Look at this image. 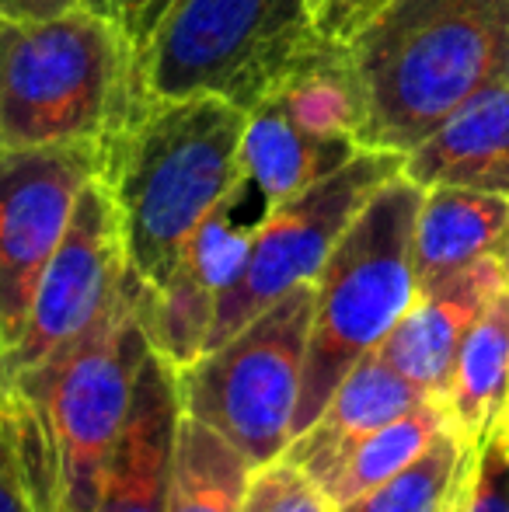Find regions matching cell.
Returning a JSON list of instances; mask_svg holds the SVG:
<instances>
[{
    "label": "cell",
    "mask_w": 509,
    "mask_h": 512,
    "mask_svg": "<svg viewBox=\"0 0 509 512\" xmlns=\"http://www.w3.org/2000/svg\"><path fill=\"white\" fill-rule=\"evenodd\" d=\"M422 192L394 175L370 196L314 279L311 335L293 436L328 405L360 359L381 349L394 324L419 297L415 283V216Z\"/></svg>",
    "instance_id": "5"
},
{
    "label": "cell",
    "mask_w": 509,
    "mask_h": 512,
    "mask_svg": "<svg viewBox=\"0 0 509 512\" xmlns=\"http://www.w3.org/2000/svg\"><path fill=\"white\" fill-rule=\"evenodd\" d=\"M499 429H503V436L509 443V398H506V411H503V422H499Z\"/></svg>",
    "instance_id": "31"
},
{
    "label": "cell",
    "mask_w": 509,
    "mask_h": 512,
    "mask_svg": "<svg viewBox=\"0 0 509 512\" xmlns=\"http://www.w3.org/2000/svg\"><path fill=\"white\" fill-rule=\"evenodd\" d=\"M95 11H102V14H109V18H116L119 25L126 28V21H129V14H133V4L136 0H88Z\"/></svg>",
    "instance_id": "29"
},
{
    "label": "cell",
    "mask_w": 509,
    "mask_h": 512,
    "mask_svg": "<svg viewBox=\"0 0 509 512\" xmlns=\"http://www.w3.org/2000/svg\"><path fill=\"white\" fill-rule=\"evenodd\" d=\"M429 398L433 394H426L415 380L394 370L381 352H370L346 373V380L335 387L328 405L290 439L283 457L304 467L318 481L349 446H356L363 436L377 432L394 418L408 415Z\"/></svg>",
    "instance_id": "15"
},
{
    "label": "cell",
    "mask_w": 509,
    "mask_h": 512,
    "mask_svg": "<svg viewBox=\"0 0 509 512\" xmlns=\"http://www.w3.org/2000/svg\"><path fill=\"white\" fill-rule=\"evenodd\" d=\"M509 398V286L482 307L454 359L443 408L454 432L471 446H482L499 429Z\"/></svg>",
    "instance_id": "18"
},
{
    "label": "cell",
    "mask_w": 509,
    "mask_h": 512,
    "mask_svg": "<svg viewBox=\"0 0 509 512\" xmlns=\"http://www.w3.org/2000/svg\"><path fill=\"white\" fill-rule=\"evenodd\" d=\"M300 129L314 136H346L360 143L367 126V98L349 46L321 39L290 81L272 95Z\"/></svg>",
    "instance_id": "20"
},
{
    "label": "cell",
    "mask_w": 509,
    "mask_h": 512,
    "mask_svg": "<svg viewBox=\"0 0 509 512\" xmlns=\"http://www.w3.org/2000/svg\"><path fill=\"white\" fill-rule=\"evenodd\" d=\"M314 283L297 286L217 349L175 370L178 405L234 443L252 467L283 457L293 439L311 335Z\"/></svg>",
    "instance_id": "7"
},
{
    "label": "cell",
    "mask_w": 509,
    "mask_h": 512,
    "mask_svg": "<svg viewBox=\"0 0 509 512\" xmlns=\"http://www.w3.org/2000/svg\"><path fill=\"white\" fill-rule=\"evenodd\" d=\"M0 512H35L25 485H21L18 464H14V453L7 446L4 429H0Z\"/></svg>",
    "instance_id": "26"
},
{
    "label": "cell",
    "mask_w": 509,
    "mask_h": 512,
    "mask_svg": "<svg viewBox=\"0 0 509 512\" xmlns=\"http://www.w3.org/2000/svg\"><path fill=\"white\" fill-rule=\"evenodd\" d=\"M503 283L496 255L482 258L450 283L419 293L377 352L426 394L443 401L464 335Z\"/></svg>",
    "instance_id": "12"
},
{
    "label": "cell",
    "mask_w": 509,
    "mask_h": 512,
    "mask_svg": "<svg viewBox=\"0 0 509 512\" xmlns=\"http://www.w3.org/2000/svg\"><path fill=\"white\" fill-rule=\"evenodd\" d=\"M360 143L346 136H314L300 129L276 98L248 112L245 140H241V171L272 206L300 196L335 175L342 164L360 154Z\"/></svg>",
    "instance_id": "17"
},
{
    "label": "cell",
    "mask_w": 509,
    "mask_h": 512,
    "mask_svg": "<svg viewBox=\"0 0 509 512\" xmlns=\"http://www.w3.org/2000/svg\"><path fill=\"white\" fill-rule=\"evenodd\" d=\"M241 512H339L325 488L286 457L255 467Z\"/></svg>",
    "instance_id": "23"
},
{
    "label": "cell",
    "mask_w": 509,
    "mask_h": 512,
    "mask_svg": "<svg viewBox=\"0 0 509 512\" xmlns=\"http://www.w3.org/2000/svg\"><path fill=\"white\" fill-rule=\"evenodd\" d=\"M136 42L91 4L0 21V147L109 143L147 112Z\"/></svg>",
    "instance_id": "4"
},
{
    "label": "cell",
    "mask_w": 509,
    "mask_h": 512,
    "mask_svg": "<svg viewBox=\"0 0 509 512\" xmlns=\"http://www.w3.org/2000/svg\"><path fill=\"white\" fill-rule=\"evenodd\" d=\"M102 168L105 143L0 147V363L25 335L77 196Z\"/></svg>",
    "instance_id": "9"
},
{
    "label": "cell",
    "mask_w": 509,
    "mask_h": 512,
    "mask_svg": "<svg viewBox=\"0 0 509 512\" xmlns=\"http://www.w3.org/2000/svg\"><path fill=\"white\" fill-rule=\"evenodd\" d=\"M84 4L88 0H0V21H46Z\"/></svg>",
    "instance_id": "27"
},
{
    "label": "cell",
    "mask_w": 509,
    "mask_h": 512,
    "mask_svg": "<svg viewBox=\"0 0 509 512\" xmlns=\"http://www.w3.org/2000/svg\"><path fill=\"white\" fill-rule=\"evenodd\" d=\"M258 199V189L248 178H241L238 189L224 199L206 223L196 230L189 248L182 251L171 276L157 290H136L140 321L154 352H161L175 370L196 363L206 352L217 307L234 283L241 279L252 251V237L262 216L248 220L245 209Z\"/></svg>",
    "instance_id": "11"
},
{
    "label": "cell",
    "mask_w": 509,
    "mask_h": 512,
    "mask_svg": "<svg viewBox=\"0 0 509 512\" xmlns=\"http://www.w3.org/2000/svg\"><path fill=\"white\" fill-rule=\"evenodd\" d=\"M454 512H509V443L503 429L478 446L475 467Z\"/></svg>",
    "instance_id": "24"
},
{
    "label": "cell",
    "mask_w": 509,
    "mask_h": 512,
    "mask_svg": "<svg viewBox=\"0 0 509 512\" xmlns=\"http://www.w3.org/2000/svg\"><path fill=\"white\" fill-rule=\"evenodd\" d=\"M349 46L363 150L405 157L489 84L509 81V0H391Z\"/></svg>",
    "instance_id": "3"
},
{
    "label": "cell",
    "mask_w": 509,
    "mask_h": 512,
    "mask_svg": "<svg viewBox=\"0 0 509 512\" xmlns=\"http://www.w3.org/2000/svg\"><path fill=\"white\" fill-rule=\"evenodd\" d=\"M509 223V199L496 192L433 185L422 192L415 216V283L419 293L436 290L496 251Z\"/></svg>",
    "instance_id": "16"
},
{
    "label": "cell",
    "mask_w": 509,
    "mask_h": 512,
    "mask_svg": "<svg viewBox=\"0 0 509 512\" xmlns=\"http://www.w3.org/2000/svg\"><path fill=\"white\" fill-rule=\"evenodd\" d=\"M450 425L447 408L440 398L422 401L419 408H412L408 415L394 418V422L381 425L377 432L363 436L356 446H349L332 467L318 478V485L325 488V495L335 506L360 499V495L374 492L377 485H384L391 474H398L405 464H412L436 436Z\"/></svg>",
    "instance_id": "21"
},
{
    "label": "cell",
    "mask_w": 509,
    "mask_h": 512,
    "mask_svg": "<svg viewBox=\"0 0 509 512\" xmlns=\"http://www.w3.org/2000/svg\"><path fill=\"white\" fill-rule=\"evenodd\" d=\"M321 42L311 0H171L136 46L147 105L224 98L252 112Z\"/></svg>",
    "instance_id": "6"
},
{
    "label": "cell",
    "mask_w": 509,
    "mask_h": 512,
    "mask_svg": "<svg viewBox=\"0 0 509 512\" xmlns=\"http://www.w3.org/2000/svg\"><path fill=\"white\" fill-rule=\"evenodd\" d=\"M248 112L224 98L150 105L105 143L102 182L123 227L129 279L157 290L196 230L245 178L241 140Z\"/></svg>",
    "instance_id": "2"
},
{
    "label": "cell",
    "mask_w": 509,
    "mask_h": 512,
    "mask_svg": "<svg viewBox=\"0 0 509 512\" xmlns=\"http://www.w3.org/2000/svg\"><path fill=\"white\" fill-rule=\"evenodd\" d=\"M401 175L419 189L496 192L509 199V81L489 84L405 154Z\"/></svg>",
    "instance_id": "14"
},
{
    "label": "cell",
    "mask_w": 509,
    "mask_h": 512,
    "mask_svg": "<svg viewBox=\"0 0 509 512\" xmlns=\"http://www.w3.org/2000/svg\"><path fill=\"white\" fill-rule=\"evenodd\" d=\"M126 276L123 227L109 185L98 175L77 196L67 234L35 293L25 335L0 363V391L81 342L119 300Z\"/></svg>",
    "instance_id": "10"
},
{
    "label": "cell",
    "mask_w": 509,
    "mask_h": 512,
    "mask_svg": "<svg viewBox=\"0 0 509 512\" xmlns=\"http://www.w3.org/2000/svg\"><path fill=\"white\" fill-rule=\"evenodd\" d=\"M252 471L238 446L182 411L171 450L168 512H241Z\"/></svg>",
    "instance_id": "19"
},
{
    "label": "cell",
    "mask_w": 509,
    "mask_h": 512,
    "mask_svg": "<svg viewBox=\"0 0 509 512\" xmlns=\"http://www.w3.org/2000/svg\"><path fill=\"white\" fill-rule=\"evenodd\" d=\"M150 349L126 276L81 342L0 391V429L35 512H95Z\"/></svg>",
    "instance_id": "1"
},
{
    "label": "cell",
    "mask_w": 509,
    "mask_h": 512,
    "mask_svg": "<svg viewBox=\"0 0 509 512\" xmlns=\"http://www.w3.org/2000/svg\"><path fill=\"white\" fill-rule=\"evenodd\" d=\"M401 164L405 157L391 150H360L335 175L272 206L255 227L245 272L220 300L206 349L227 342L234 331H241L290 290L311 286L346 227L384 182L401 175Z\"/></svg>",
    "instance_id": "8"
},
{
    "label": "cell",
    "mask_w": 509,
    "mask_h": 512,
    "mask_svg": "<svg viewBox=\"0 0 509 512\" xmlns=\"http://www.w3.org/2000/svg\"><path fill=\"white\" fill-rule=\"evenodd\" d=\"M182 415L175 366L150 349L136 377L133 411L112 453L95 512H168L171 450Z\"/></svg>",
    "instance_id": "13"
},
{
    "label": "cell",
    "mask_w": 509,
    "mask_h": 512,
    "mask_svg": "<svg viewBox=\"0 0 509 512\" xmlns=\"http://www.w3.org/2000/svg\"><path fill=\"white\" fill-rule=\"evenodd\" d=\"M496 262H499V269H503V279H506V286H509V223H506V230H503V237H499V244H496Z\"/></svg>",
    "instance_id": "30"
},
{
    "label": "cell",
    "mask_w": 509,
    "mask_h": 512,
    "mask_svg": "<svg viewBox=\"0 0 509 512\" xmlns=\"http://www.w3.org/2000/svg\"><path fill=\"white\" fill-rule=\"evenodd\" d=\"M478 446L464 443L454 425L440 432L412 464L377 485L374 492L339 506V512H454Z\"/></svg>",
    "instance_id": "22"
},
{
    "label": "cell",
    "mask_w": 509,
    "mask_h": 512,
    "mask_svg": "<svg viewBox=\"0 0 509 512\" xmlns=\"http://www.w3.org/2000/svg\"><path fill=\"white\" fill-rule=\"evenodd\" d=\"M391 0H311L314 28L328 42H353Z\"/></svg>",
    "instance_id": "25"
},
{
    "label": "cell",
    "mask_w": 509,
    "mask_h": 512,
    "mask_svg": "<svg viewBox=\"0 0 509 512\" xmlns=\"http://www.w3.org/2000/svg\"><path fill=\"white\" fill-rule=\"evenodd\" d=\"M168 4H171V0H136L133 14H129V21H126V32H129V39H133L136 46L147 39L150 28L157 25V18L168 11Z\"/></svg>",
    "instance_id": "28"
}]
</instances>
